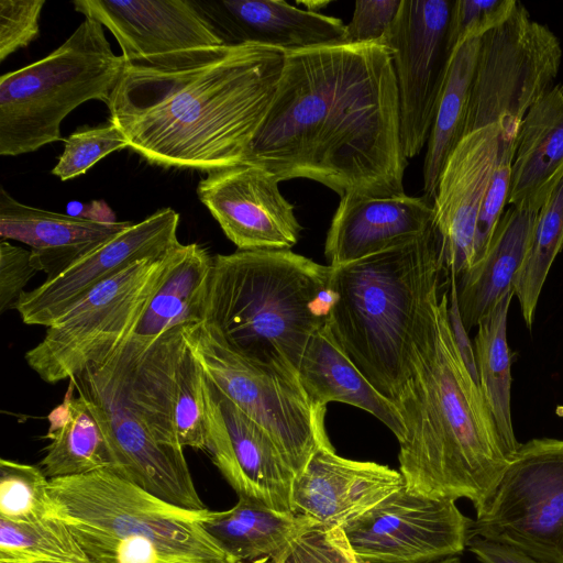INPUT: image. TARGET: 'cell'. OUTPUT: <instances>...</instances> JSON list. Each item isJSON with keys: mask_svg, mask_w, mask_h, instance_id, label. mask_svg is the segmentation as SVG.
Wrapping results in <instances>:
<instances>
[{"mask_svg": "<svg viewBox=\"0 0 563 563\" xmlns=\"http://www.w3.org/2000/svg\"><path fill=\"white\" fill-rule=\"evenodd\" d=\"M202 527L223 551L243 562L272 560L292 540L319 526L307 516L278 511L239 496L232 508L212 510Z\"/></svg>", "mask_w": 563, "mask_h": 563, "instance_id": "obj_28", "label": "cell"}, {"mask_svg": "<svg viewBox=\"0 0 563 563\" xmlns=\"http://www.w3.org/2000/svg\"><path fill=\"white\" fill-rule=\"evenodd\" d=\"M207 451L236 492L268 507L294 512L296 474L271 437L224 396L202 372Z\"/></svg>", "mask_w": 563, "mask_h": 563, "instance_id": "obj_15", "label": "cell"}, {"mask_svg": "<svg viewBox=\"0 0 563 563\" xmlns=\"http://www.w3.org/2000/svg\"><path fill=\"white\" fill-rule=\"evenodd\" d=\"M471 523L455 500L405 485L341 529L367 563H432L464 551Z\"/></svg>", "mask_w": 563, "mask_h": 563, "instance_id": "obj_14", "label": "cell"}, {"mask_svg": "<svg viewBox=\"0 0 563 563\" xmlns=\"http://www.w3.org/2000/svg\"><path fill=\"white\" fill-rule=\"evenodd\" d=\"M207 14L225 44L255 43L285 52L344 43L342 20L283 0H232L209 4Z\"/></svg>", "mask_w": 563, "mask_h": 563, "instance_id": "obj_22", "label": "cell"}, {"mask_svg": "<svg viewBox=\"0 0 563 563\" xmlns=\"http://www.w3.org/2000/svg\"><path fill=\"white\" fill-rule=\"evenodd\" d=\"M167 255L139 261L91 289L47 327L25 353L27 365L44 382L56 384L103 362L136 325Z\"/></svg>", "mask_w": 563, "mask_h": 563, "instance_id": "obj_10", "label": "cell"}, {"mask_svg": "<svg viewBox=\"0 0 563 563\" xmlns=\"http://www.w3.org/2000/svg\"><path fill=\"white\" fill-rule=\"evenodd\" d=\"M298 3L306 7V10L314 13H320L319 11L325 8L330 2L329 1H298Z\"/></svg>", "mask_w": 563, "mask_h": 563, "instance_id": "obj_46", "label": "cell"}, {"mask_svg": "<svg viewBox=\"0 0 563 563\" xmlns=\"http://www.w3.org/2000/svg\"><path fill=\"white\" fill-rule=\"evenodd\" d=\"M48 495L55 518L68 528L153 542L191 563H243L202 527L212 510L167 503L109 468L51 478Z\"/></svg>", "mask_w": 563, "mask_h": 563, "instance_id": "obj_7", "label": "cell"}, {"mask_svg": "<svg viewBox=\"0 0 563 563\" xmlns=\"http://www.w3.org/2000/svg\"><path fill=\"white\" fill-rule=\"evenodd\" d=\"M174 427L181 448L207 451L202 369L187 343L177 365Z\"/></svg>", "mask_w": 563, "mask_h": 563, "instance_id": "obj_35", "label": "cell"}, {"mask_svg": "<svg viewBox=\"0 0 563 563\" xmlns=\"http://www.w3.org/2000/svg\"><path fill=\"white\" fill-rule=\"evenodd\" d=\"M35 563H69V562H35Z\"/></svg>", "mask_w": 563, "mask_h": 563, "instance_id": "obj_48", "label": "cell"}, {"mask_svg": "<svg viewBox=\"0 0 563 563\" xmlns=\"http://www.w3.org/2000/svg\"><path fill=\"white\" fill-rule=\"evenodd\" d=\"M37 273L31 250L0 242V312L15 309L29 280Z\"/></svg>", "mask_w": 563, "mask_h": 563, "instance_id": "obj_42", "label": "cell"}, {"mask_svg": "<svg viewBox=\"0 0 563 563\" xmlns=\"http://www.w3.org/2000/svg\"><path fill=\"white\" fill-rule=\"evenodd\" d=\"M470 537L514 547L543 563H563V440L519 445L476 510Z\"/></svg>", "mask_w": 563, "mask_h": 563, "instance_id": "obj_12", "label": "cell"}, {"mask_svg": "<svg viewBox=\"0 0 563 563\" xmlns=\"http://www.w3.org/2000/svg\"><path fill=\"white\" fill-rule=\"evenodd\" d=\"M516 0H456L448 26L450 53L464 40L482 37L503 23L515 10Z\"/></svg>", "mask_w": 563, "mask_h": 563, "instance_id": "obj_40", "label": "cell"}, {"mask_svg": "<svg viewBox=\"0 0 563 563\" xmlns=\"http://www.w3.org/2000/svg\"><path fill=\"white\" fill-rule=\"evenodd\" d=\"M299 382L317 407L343 402L369 412L397 438L405 428L396 404L378 393L354 365L324 322L311 336L298 368Z\"/></svg>", "mask_w": 563, "mask_h": 563, "instance_id": "obj_25", "label": "cell"}, {"mask_svg": "<svg viewBox=\"0 0 563 563\" xmlns=\"http://www.w3.org/2000/svg\"><path fill=\"white\" fill-rule=\"evenodd\" d=\"M125 60L103 25L85 18L46 57L0 77V154L16 156L60 140V124L88 100L108 103Z\"/></svg>", "mask_w": 563, "mask_h": 563, "instance_id": "obj_6", "label": "cell"}, {"mask_svg": "<svg viewBox=\"0 0 563 563\" xmlns=\"http://www.w3.org/2000/svg\"><path fill=\"white\" fill-rule=\"evenodd\" d=\"M184 335L207 378L266 431L296 476L321 445L330 443L327 408L314 406L298 379L233 352L203 322L185 325Z\"/></svg>", "mask_w": 563, "mask_h": 563, "instance_id": "obj_9", "label": "cell"}, {"mask_svg": "<svg viewBox=\"0 0 563 563\" xmlns=\"http://www.w3.org/2000/svg\"><path fill=\"white\" fill-rule=\"evenodd\" d=\"M285 55L241 43L125 63L107 103L109 123L152 164L209 173L235 166L267 113Z\"/></svg>", "mask_w": 563, "mask_h": 563, "instance_id": "obj_2", "label": "cell"}, {"mask_svg": "<svg viewBox=\"0 0 563 563\" xmlns=\"http://www.w3.org/2000/svg\"><path fill=\"white\" fill-rule=\"evenodd\" d=\"M75 10L106 26L126 64L221 46L201 4L188 0H76Z\"/></svg>", "mask_w": 563, "mask_h": 563, "instance_id": "obj_18", "label": "cell"}, {"mask_svg": "<svg viewBox=\"0 0 563 563\" xmlns=\"http://www.w3.org/2000/svg\"><path fill=\"white\" fill-rule=\"evenodd\" d=\"M562 177L563 84H555L520 123L507 203L539 212Z\"/></svg>", "mask_w": 563, "mask_h": 563, "instance_id": "obj_24", "label": "cell"}, {"mask_svg": "<svg viewBox=\"0 0 563 563\" xmlns=\"http://www.w3.org/2000/svg\"><path fill=\"white\" fill-rule=\"evenodd\" d=\"M479 46L481 37L464 40L450 57L423 163V196L431 202L444 164L464 136L470 90Z\"/></svg>", "mask_w": 563, "mask_h": 563, "instance_id": "obj_31", "label": "cell"}, {"mask_svg": "<svg viewBox=\"0 0 563 563\" xmlns=\"http://www.w3.org/2000/svg\"><path fill=\"white\" fill-rule=\"evenodd\" d=\"M503 128L465 134L449 155L433 199L446 273L459 278L474 263L476 224L501 145Z\"/></svg>", "mask_w": 563, "mask_h": 563, "instance_id": "obj_19", "label": "cell"}, {"mask_svg": "<svg viewBox=\"0 0 563 563\" xmlns=\"http://www.w3.org/2000/svg\"><path fill=\"white\" fill-rule=\"evenodd\" d=\"M562 249L563 177L538 212L529 250L512 283L528 329L550 268Z\"/></svg>", "mask_w": 563, "mask_h": 563, "instance_id": "obj_32", "label": "cell"}, {"mask_svg": "<svg viewBox=\"0 0 563 563\" xmlns=\"http://www.w3.org/2000/svg\"><path fill=\"white\" fill-rule=\"evenodd\" d=\"M69 380L63 402L48 415L46 438L51 440L41 461L51 478L84 475L111 468L112 455L102 426Z\"/></svg>", "mask_w": 563, "mask_h": 563, "instance_id": "obj_29", "label": "cell"}, {"mask_svg": "<svg viewBox=\"0 0 563 563\" xmlns=\"http://www.w3.org/2000/svg\"><path fill=\"white\" fill-rule=\"evenodd\" d=\"M453 1L401 0L379 42L396 76L400 135L407 158L427 144L448 74V26Z\"/></svg>", "mask_w": 563, "mask_h": 563, "instance_id": "obj_13", "label": "cell"}, {"mask_svg": "<svg viewBox=\"0 0 563 563\" xmlns=\"http://www.w3.org/2000/svg\"><path fill=\"white\" fill-rule=\"evenodd\" d=\"M334 303L325 320L374 388L395 400L407 378L419 309L446 273L433 224L422 235L332 267Z\"/></svg>", "mask_w": 563, "mask_h": 563, "instance_id": "obj_5", "label": "cell"}, {"mask_svg": "<svg viewBox=\"0 0 563 563\" xmlns=\"http://www.w3.org/2000/svg\"><path fill=\"white\" fill-rule=\"evenodd\" d=\"M538 212L510 207L500 217L484 257L457 279V299L467 332L514 288L532 239Z\"/></svg>", "mask_w": 563, "mask_h": 563, "instance_id": "obj_26", "label": "cell"}, {"mask_svg": "<svg viewBox=\"0 0 563 563\" xmlns=\"http://www.w3.org/2000/svg\"><path fill=\"white\" fill-rule=\"evenodd\" d=\"M129 147L123 133L112 123L78 130L65 139V147L52 174L62 180L84 175L112 152Z\"/></svg>", "mask_w": 563, "mask_h": 563, "instance_id": "obj_36", "label": "cell"}, {"mask_svg": "<svg viewBox=\"0 0 563 563\" xmlns=\"http://www.w3.org/2000/svg\"><path fill=\"white\" fill-rule=\"evenodd\" d=\"M562 56L559 37L518 1L481 37L464 135L492 124L518 131L528 110L555 85Z\"/></svg>", "mask_w": 563, "mask_h": 563, "instance_id": "obj_11", "label": "cell"}, {"mask_svg": "<svg viewBox=\"0 0 563 563\" xmlns=\"http://www.w3.org/2000/svg\"><path fill=\"white\" fill-rule=\"evenodd\" d=\"M243 163L263 167L279 183L314 180L340 197L405 194L408 158L388 48L376 41L286 52Z\"/></svg>", "mask_w": 563, "mask_h": 563, "instance_id": "obj_1", "label": "cell"}, {"mask_svg": "<svg viewBox=\"0 0 563 563\" xmlns=\"http://www.w3.org/2000/svg\"><path fill=\"white\" fill-rule=\"evenodd\" d=\"M450 279V291H449V320L451 324V330L454 336V341L457 345V349L462 355V358L470 371L472 377L478 385V373L475 360L474 347L471 343V340L467 334V330L465 329L457 299V277L454 273L448 274ZM479 386V385H478Z\"/></svg>", "mask_w": 563, "mask_h": 563, "instance_id": "obj_44", "label": "cell"}, {"mask_svg": "<svg viewBox=\"0 0 563 563\" xmlns=\"http://www.w3.org/2000/svg\"><path fill=\"white\" fill-rule=\"evenodd\" d=\"M402 486L400 472L375 462L342 457L330 442L321 445L296 476L291 507L319 527L341 528Z\"/></svg>", "mask_w": 563, "mask_h": 563, "instance_id": "obj_20", "label": "cell"}, {"mask_svg": "<svg viewBox=\"0 0 563 563\" xmlns=\"http://www.w3.org/2000/svg\"><path fill=\"white\" fill-rule=\"evenodd\" d=\"M516 139L517 132L503 129L498 159L484 196L476 224L473 265L486 254L500 217L505 211L516 151Z\"/></svg>", "mask_w": 563, "mask_h": 563, "instance_id": "obj_37", "label": "cell"}, {"mask_svg": "<svg viewBox=\"0 0 563 563\" xmlns=\"http://www.w3.org/2000/svg\"><path fill=\"white\" fill-rule=\"evenodd\" d=\"M332 268L290 250L213 256L203 323L230 350L288 378L334 303Z\"/></svg>", "mask_w": 563, "mask_h": 563, "instance_id": "obj_4", "label": "cell"}, {"mask_svg": "<svg viewBox=\"0 0 563 563\" xmlns=\"http://www.w3.org/2000/svg\"><path fill=\"white\" fill-rule=\"evenodd\" d=\"M48 477L38 466L0 460V519L33 523L55 518Z\"/></svg>", "mask_w": 563, "mask_h": 563, "instance_id": "obj_34", "label": "cell"}, {"mask_svg": "<svg viewBox=\"0 0 563 563\" xmlns=\"http://www.w3.org/2000/svg\"><path fill=\"white\" fill-rule=\"evenodd\" d=\"M102 426L113 471L173 505L203 510L184 448L163 442L134 401L120 346L70 378Z\"/></svg>", "mask_w": 563, "mask_h": 563, "instance_id": "obj_8", "label": "cell"}, {"mask_svg": "<svg viewBox=\"0 0 563 563\" xmlns=\"http://www.w3.org/2000/svg\"><path fill=\"white\" fill-rule=\"evenodd\" d=\"M278 184L263 167L241 163L210 172L197 194L238 250H290L302 228Z\"/></svg>", "mask_w": 563, "mask_h": 563, "instance_id": "obj_17", "label": "cell"}, {"mask_svg": "<svg viewBox=\"0 0 563 563\" xmlns=\"http://www.w3.org/2000/svg\"><path fill=\"white\" fill-rule=\"evenodd\" d=\"M44 5L45 0H0V62L37 37Z\"/></svg>", "mask_w": 563, "mask_h": 563, "instance_id": "obj_41", "label": "cell"}, {"mask_svg": "<svg viewBox=\"0 0 563 563\" xmlns=\"http://www.w3.org/2000/svg\"><path fill=\"white\" fill-rule=\"evenodd\" d=\"M401 0H360L345 26L344 43L379 41L395 20Z\"/></svg>", "mask_w": 563, "mask_h": 563, "instance_id": "obj_43", "label": "cell"}, {"mask_svg": "<svg viewBox=\"0 0 563 563\" xmlns=\"http://www.w3.org/2000/svg\"><path fill=\"white\" fill-rule=\"evenodd\" d=\"M466 548L481 563H543L514 547L481 537H468Z\"/></svg>", "mask_w": 563, "mask_h": 563, "instance_id": "obj_45", "label": "cell"}, {"mask_svg": "<svg viewBox=\"0 0 563 563\" xmlns=\"http://www.w3.org/2000/svg\"><path fill=\"white\" fill-rule=\"evenodd\" d=\"M35 562L95 563L57 518L33 523L0 519V563Z\"/></svg>", "mask_w": 563, "mask_h": 563, "instance_id": "obj_33", "label": "cell"}, {"mask_svg": "<svg viewBox=\"0 0 563 563\" xmlns=\"http://www.w3.org/2000/svg\"><path fill=\"white\" fill-rule=\"evenodd\" d=\"M130 221L102 222L23 205L0 189V238L30 246L37 272L52 277L113 238Z\"/></svg>", "mask_w": 563, "mask_h": 563, "instance_id": "obj_23", "label": "cell"}, {"mask_svg": "<svg viewBox=\"0 0 563 563\" xmlns=\"http://www.w3.org/2000/svg\"><path fill=\"white\" fill-rule=\"evenodd\" d=\"M273 563H367L350 547L341 528L314 527L292 540Z\"/></svg>", "mask_w": 563, "mask_h": 563, "instance_id": "obj_39", "label": "cell"}, {"mask_svg": "<svg viewBox=\"0 0 563 563\" xmlns=\"http://www.w3.org/2000/svg\"><path fill=\"white\" fill-rule=\"evenodd\" d=\"M432 563H462V562H461L460 558H457L455 555V556L445 558V559H442V560H439V561H435Z\"/></svg>", "mask_w": 563, "mask_h": 563, "instance_id": "obj_47", "label": "cell"}, {"mask_svg": "<svg viewBox=\"0 0 563 563\" xmlns=\"http://www.w3.org/2000/svg\"><path fill=\"white\" fill-rule=\"evenodd\" d=\"M213 257L197 243H178L168 251L162 278L129 334L150 345L167 330L203 322Z\"/></svg>", "mask_w": 563, "mask_h": 563, "instance_id": "obj_27", "label": "cell"}, {"mask_svg": "<svg viewBox=\"0 0 563 563\" xmlns=\"http://www.w3.org/2000/svg\"><path fill=\"white\" fill-rule=\"evenodd\" d=\"M340 198L324 244L332 267L411 241L434 224L433 202L424 196L346 194Z\"/></svg>", "mask_w": 563, "mask_h": 563, "instance_id": "obj_21", "label": "cell"}, {"mask_svg": "<svg viewBox=\"0 0 563 563\" xmlns=\"http://www.w3.org/2000/svg\"><path fill=\"white\" fill-rule=\"evenodd\" d=\"M179 214L163 208L86 253L36 288L24 291L15 305L29 325L49 327L86 294L130 265L159 258L180 243Z\"/></svg>", "mask_w": 563, "mask_h": 563, "instance_id": "obj_16", "label": "cell"}, {"mask_svg": "<svg viewBox=\"0 0 563 563\" xmlns=\"http://www.w3.org/2000/svg\"><path fill=\"white\" fill-rule=\"evenodd\" d=\"M515 289L506 291L479 320L474 352L478 385L507 457L518 450L510 409L511 356L507 317Z\"/></svg>", "mask_w": 563, "mask_h": 563, "instance_id": "obj_30", "label": "cell"}, {"mask_svg": "<svg viewBox=\"0 0 563 563\" xmlns=\"http://www.w3.org/2000/svg\"><path fill=\"white\" fill-rule=\"evenodd\" d=\"M68 529L95 563H191L153 542Z\"/></svg>", "mask_w": 563, "mask_h": 563, "instance_id": "obj_38", "label": "cell"}, {"mask_svg": "<svg viewBox=\"0 0 563 563\" xmlns=\"http://www.w3.org/2000/svg\"><path fill=\"white\" fill-rule=\"evenodd\" d=\"M394 402L405 428L398 460L406 487L481 508L510 460L454 341L449 291L440 284L419 309L407 378Z\"/></svg>", "mask_w": 563, "mask_h": 563, "instance_id": "obj_3", "label": "cell"}, {"mask_svg": "<svg viewBox=\"0 0 563 563\" xmlns=\"http://www.w3.org/2000/svg\"><path fill=\"white\" fill-rule=\"evenodd\" d=\"M265 563H273V562H272V560H269V561H266Z\"/></svg>", "mask_w": 563, "mask_h": 563, "instance_id": "obj_49", "label": "cell"}]
</instances>
